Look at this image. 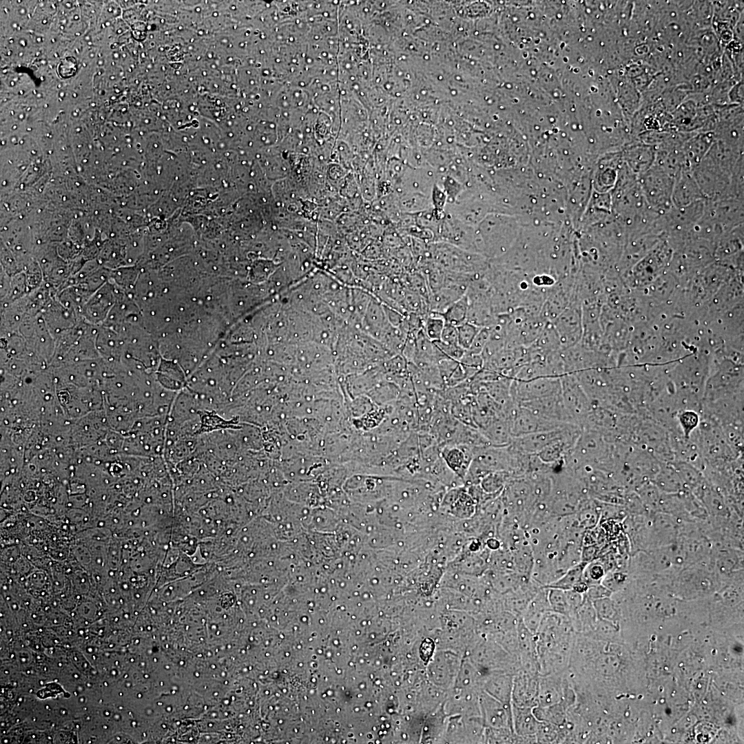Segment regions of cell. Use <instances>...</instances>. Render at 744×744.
Returning a JSON list of instances; mask_svg holds the SVG:
<instances>
[{
    "mask_svg": "<svg viewBox=\"0 0 744 744\" xmlns=\"http://www.w3.org/2000/svg\"><path fill=\"white\" fill-rule=\"evenodd\" d=\"M575 634L568 617L549 612L535 633L538 658L553 665L568 661Z\"/></svg>",
    "mask_w": 744,
    "mask_h": 744,
    "instance_id": "obj_1",
    "label": "cell"
},
{
    "mask_svg": "<svg viewBox=\"0 0 744 744\" xmlns=\"http://www.w3.org/2000/svg\"><path fill=\"white\" fill-rule=\"evenodd\" d=\"M639 183L648 205L655 213L663 216L673 207V177L652 166L639 176Z\"/></svg>",
    "mask_w": 744,
    "mask_h": 744,
    "instance_id": "obj_2",
    "label": "cell"
},
{
    "mask_svg": "<svg viewBox=\"0 0 744 744\" xmlns=\"http://www.w3.org/2000/svg\"><path fill=\"white\" fill-rule=\"evenodd\" d=\"M561 397L572 424L580 428L593 408V404L572 373L561 376Z\"/></svg>",
    "mask_w": 744,
    "mask_h": 744,
    "instance_id": "obj_3",
    "label": "cell"
},
{
    "mask_svg": "<svg viewBox=\"0 0 744 744\" xmlns=\"http://www.w3.org/2000/svg\"><path fill=\"white\" fill-rule=\"evenodd\" d=\"M510 395L515 403L539 400L561 393V377L547 376L528 380L513 379Z\"/></svg>",
    "mask_w": 744,
    "mask_h": 744,
    "instance_id": "obj_4",
    "label": "cell"
},
{
    "mask_svg": "<svg viewBox=\"0 0 744 744\" xmlns=\"http://www.w3.org/2000/svg\"><path fill=\"white\" fill-rule=\"evenodd\" d=\"M581 302H571L552 323L559 338L561 351L580 342L582 336Z\"/></svg>",
    "mask_w": 744,
    "mask_h": 744,
    "instance_id": "obj_5",
    "label": "cell"
},
{
    "mask_svg": "<svg viewBox=\"0 0 744 744\" xmlns=\"http://www.w3.org/2000/svg\"><path fill=\"white\" fill-rule=\"evenodd\" d=\"M510 423L513 437L550 431L567 424L545 419L519 404L511 416Z\"/></svg>",
    "mask_w": 744,
    "mask_h": 744,
    "instance_id": "obj_6",
    "label": "cell"
},
{
    "mask_svg": "<svg viewBox=\"0 0 744 744\" xmlns=\"http://www.w3.org/2000/svg\"><path fill=\"white\" fill-rule=\"evenodd\" d=\"M649 517L654 549L677 541L683 521L661 512L649 513Z\"/></svg>",
    "mask_w": 744,
    "mask_h": 744,
    "instance_id": "obj_7",
    "label": "cell"
},
{
    "mask_svg": "<svg viewBox=\"0 0 744 744\" xmlns=\"http://www.w3.org/2000/svg\"><path fill=\"white\" fill-rule=\"evenodd\" d=\"M539 674L519 670L513 676L512 704L519 707H535L538 705Z\"/></svg>",
    "mask_w": 744,
    "mask_h": 744,
    "instance_id": "obj_8",
    "label": "cell"
},
{
    "mask_svg": "<svg viewBox=\"0 0 744 744\" xmlns=\"http://www.w3.org/2000/svg\"><path fill=\"white\" fill-rule=\"evenodd\" d=\"M569 683L568 669L557 673L539 674L537 706H548L561 701Z\"/></svg>",
    "mask_w": 744,
    "mask_h": 744,
    "instance_id": "obj_9",
    "label": "cell"
},
{
    "mask_svg": "<svg viewBox=\"0 0 744 744\" xmlns=\"http://www.w3.org/2000/svg\"><path fill=\"white\" fill-rule=\"evenodd\" d=\"M513 437L510 444L517 451L528 455H536L552 441L563 436L570 425Z\"/></svg>",
    "mask_w": 744,
    "mask_h": 744,
    "instance_id": "obj_10",
    "label": "cell"
},
{
    "mask_svg": "<svg viewBox=\"0 0 744 744\" xmlns=\"http://www.w3.org/2000/svg\"><path fill=\"white\" fill-rule=\"evenodd\" d=\"M474 448L458 444H446L439 446L440 456L447 466L463 482L474 457Z\"/></svg>",
    "mask_w": 744,
    "mask_h": 744,
    "instance_id": "obj_11",
    "label": "cell"
},
{
    "mask_svg": "<svg viewBox=\"0 0 744 744\" xmlns=\"http://www.w3.org/2000/svg\"><path fill=\"white\" fill-rule=\"evenodd\" d=\"M519 405L545 419L563 424H572L565 409L561 393L523 402Z\"/></svg>",
    "mask_w": 744,
    "mask_h": 744,
    "instance_id": "obj_12",
    "label": "cell"
},
{
    "mask_svg": "<svg viewBox=\"0 0 744 744\" xmlns=\"http://www.w3.org/2000/svg\"><path fill=\"white\" fill-rule=\"evenodd\" d=\"M440 506L452 515L468 518L476 513L477 504L464 485L446 491Z\"/></svg>",
    "mask_w": 744,
    "mask_h": 744,
    "instance_id": "obj_13",
    "label": "cell"
},
{
    "mask_svg": "<svg viewBox=\"0 0 744 744\" xmlns=\"http://www.w3.org/2000/svg\"><path fill=\"white\" fill-rule=\"evenodd\" d=\"M672 199L674 207L688 206L705 199L692 170L683 169L676 176Z\"/></svg>",
    "mask_w": 744,
    "mask_h": 744,
    "instance_id": "obj_14",
    "label": "cell"
},
{
    "mask_svg": "<svg viewBox=\"0 0 744 744\" xmlns=\"http://www.w3.org/2000/svg\"><path fill=\"white\" fill-rule=\"evenodd\" d=\"M113 299L112 286L104 285L85 302L83 311L85 318L93 323L104 320L113 304Z\"/></svg>",
    "mask_w": 744,
    "mask_h": 744,
    "instance_id": "obj_15",
    "label": "cell"
},
{
    "mask_svg": "<svg viewBox=\"0 0 744 744\" xmlns=\"http://www.w3.org/2000/svg\"><path fill=\"white\" fill-rule=\"evenodd\" d=\"M550 611L547 588L542 587L529 602L520 619L524 624L535 634L545 615Z\"/></svg>",
    "mask_w": 744,
    "mask_h": 744,
    "instance_id": "obj_16",
    "label": "cell"
},
{
    "mask_svg": "<svg viewBox=\"0 0 744 744\" xmlns=\"http://www.w3.org/2000/svg\"><path fill=\"white\" fill-rule=\"evenodd\" d=\"M469 284H451L431 293L428 300L429 311L442 314L453 303L466 294Z\"/></svg>",
    "mask_w": 744,
    "mask_h": 744,
    "instance_id": "obj_17",
    "label": "cell"
},
{
    "mask_svg": "<svg viewBox=\"0 0 744 744\" xmlns=\"http://www.w3.org/2000/svg\"><path fill=\"white\" fill-rule=\"evenodd\" d=\"M712 145V134H701L688 140L682 149L685 169L693 170L699 165Z\"/></svg>",
    "mask_w": 744,
    "mask_h": 744,
    "instance_id": "obj_18",
    "label": "cell"
},
{
    "mask_svg": "<svg viewBox=\"0 0 744 744\" xmlns=\"http://www.w3.org/2000/svg\"><path fill=\"white\" fill-rule=\"evenodd\" d=\"M479 431L493 446H507L511 443L513 438L510 420L504 412Z\"/></svg>",
    "mask_w": 744,
    "mask_h": 744,
    "instance_id": "obj_19",
    "label": "cell"
},
{
    "mask_svg": "<svg viewBox=\"0 0 744 744\" xmlns=\"http://www.w3.org/2000/svg\"><path fill=\"white\" fill-rule=\"evenodd\" d=\"M483 703L489 724L499 729L513 730L512 704H505L486 696L483 699Z\"/></svg>",
    "mask_w": 744,
    "mask_h": 744,
    "instance_id": "obj_20",
    "label": "cell"
},
{
    "mask_svg": "<svg viewBox=\"0 0 744 744\" xmlns=\"http://www.w3.org/2000/svg\"><path fill=\"white\" fill-rule=\"evenodd\" d=\"M655 154L652 147L636 144L628 151L627 166L639 177L652 167Z\"/></svg>",
    "mask_w": 744,
    "mask_h": 744,
    "instance_id": "obj_21",
    "label": "cell"
},
{
    "mask_svg": "<svg viewBox=\"0 0 744 744\" xmlns=\"http://www.w3.org/2000/svg\"><path fill=\"white\" fill-rule=\"evenodd\" d=\"M512 718L513 730L516 734L521 736H535L540 721L535 716L533 707L512 704Z\"/></svg>",
    "mask_w": 744,
    "mask_h": 744,
    "instance_id": "obj_22",
    "label": "cell"
},
{
    "mask_svg": "<svg viewBox=\"0 0 744 744\" xmlns=\"http://www.w3.org/2000/svg\"><path fill=\"white\" fill-rule=\"evenodd\" d=\"M572 707L564 701L548 706H536L533 713L539 721H545L561 726L566 721L568 712Z\"/></svg>",
    "mask_w": 744,
    "mask_h": 744,
    "instance_id": "obj_23",
    "label": "cell"
},
{
    "mask_svg": "<svg viewBox=\"0 0 744 744\" xmlns=\"http://www.w3.org/2000/svg\"><path fill=\"white\" fill-rule=\"evenodd\" d=\"M513 674L502 671L493 676L488 684V690L501 702L512 704Z\"/></svg>",
    "mask_w": 744,
    "mask_h": 744,
    "instance_id": "obj_24",
    "label": "cell"
},
{
    "mask_svg": "<svg viewBox=\"0 0 744 744\" xmlns=\"http://www.w3.org/2000/svg\"><path fill=\"white\" fill-rule=\"evenodd\" d=\"M512 476L506 471L492 472L484 476L479 482L482 490L493 498L502 494Z\"/></svg>",
    "mask_w": 744,
    "mask_h": 744,
    "instance_id": "obj_25",
    "label": "cell"
},
{
    "mask_svg": "<svg viewBox=\"0 0 744 744\" xmlns=\"http://www.w3.org/2000/svg\"><path fill=\"white\" fill-rule=\"evenodd\" d=\"M588 563L580 561L568 568L557 579L545 586L563 590H572L577 583L582 581L583 572Z\"/></svg>",
    "mask_w": 744,
    "mask_h": 744,
    "instance_id": "obj_26",
    "label": "cell"
},
{
    "mask_svg": "<svg viewBox=\"0 0 744 744\" xmlns=\"http://www.w3.org/2000/svg\"><path fill=\"white\" fill-rule=\"evenodd\" d=\"M468 302L466 295L453 303L442 315L445 323L458 327L466 322Z\"/></svg>",
    "mask_w": 744,
    "mask_h": 744,
    "instance_id": "obj_27",
    "label": "cell"
},
{
    "mask_svg": "<svg viewBox=\"0 0 744 744\" xmlns=\"http://www.w3.org/2000/svg\"><path fill=\"white\" fill-rule=\"evenodd\" d=\"M535 736L537 743H564L565 741V735L559 726L545 721H540Z\"/></svg>",
    "mask_w": 744,
    "mask_h": 744,
    "instance_id": "obj_28",
    "label": "cell"
},
{
    "mask_svg": "<svg viewBox=\"0 0 744 744\" xmlns=\"http://www.w3.org/2000/svg\"><path fill=\"white\" fill-rule=\"evenodd\" d=\"M444 325L445 321L441 313L429 311L424 316L423 331L425 335L433 342L440 340Z\"/></svg>",
    "mask_w": 744,
    "mask_h": 744,
    "instance_id": "obj_29",
    "label": "cell"
},
{
    "mask_svg": "<svg viewBox=\"0 0 744 744\" xmlns=\"http://www.w3.org/2000/svg\"><path fill=\"white\" fill-rule=\"evenodd\" d=\"M608 572L607 568L601 558H597L588 563L583 572V581L588 586L601 583V581Z\"/></svg>",
    "mask_w": 744,
    "mask_h": 744,
    "instance_id": "obj_30",
    "label": "cell"
},
{
    "mask_svg": "<svg viewBox=\"0 0 744 744\" xmlns=\"http://www.w3.org/2000/svg\"><path fill=\"white\" fill-rule=\"evenodd\" d=\"M546 588L551 611L568 617V605L565 590L555 588Z\"/></svg>",
    "mask_w": 744,
    "mask_h": 744,
    "instance_id": "obj_31",
    "label": "cell"
},
{
    "mask_svg": "<svg viewBox=\"0 0 744 744\" xmlns=\"http://www.w3.org/2000/svg\"><path fill=\"white\" fill-rule=\"evenodd\" d=\"M629 581L630 577L627 571L612 570L606 572L601 583L613 593L623 589Z\"/></svg>",
    "mask_w": 744,
    "mask_h": 744,
    "instance_id": "obj_32",
    "label": "cell"
},
{
    "mask_svg": "<svg viewBox=\"0 0 744 744\" xmlns=\"http://www.w3.org/2000/svg\"><path fill=\"white\" fill-rule=\"evenodd\" d=\"M609 597L599 599L592 601L597 617L607 621H614L618 615V610L614 601Z\"/></svg>",
    "mask_w": 744,
    "mask_h": 744,
    "instance_id": "obj_33",
    "label": "cell"
},
{
    "mask_svg": "<svg viewBox=\"0 0 744 744\" xmlns=\"http://www.w3.org/2000/svg\"><path fill=\"white\" fill-rule=\"evenodd\" d=\"M480 329L481 327L468 322H465L457 327V340L459 346L467 351Z\"/></svg>",
    "mask_w": 744,
    "mask_h": 744,
    "instance_id": "obj_34",
    "label": "cell"
},
{
    "mask_svg": "<svg viewBox=\"0 0 744 744\" xmlns=\"http://www.w3.org/2000/svg\"><path fill=\"white\" fill-rule=\"evenodd\" d=\"M657 484L658 488L668 493H676L681 490L683 488L681 479L671 472L663 473L658 475Z\"/></svg>",
    "mask_w": 744,
    "mask_h": 744,
    "instance_id": "obj_35",
    "label": "cell"
},
{
    "mask_svg": "<svg viewBox=\"0 0 744 744\" xmlns=\"http://www.w3.org/2000/svg\"><path fill=\"white\" fill-rule=\"evenodd\" d=\"M488 337L489 327L481 328L466 351L473 354L481 355L488 342Z\"/></svg>",
    "mask_w": 744,
    "mask_h": 744,
    "instance_id": "obj_36",
    "label": "cell"
},
{
    "mask_svg": "<svg viewBox=\"0 0 744 744\" xmlns=\"http://www.w3.org/2000/svg\"><path fill=\"white\" fill-rule=\"evenodd\" d=\"M612 595V592L602 583L588 586V590L584 593L585 597L592 602L599 599L609 597Z\"/></svg>",
    "mask_w": 744,
    "mask_h": 744,
    "instance_id": "obj_37",
    "label": "cell"
},
{
    "mask_svg": "<svg viewBox=\"0 0 744 744\" xmlns=\"http://www.w3.org/2000/svg\"><path fill=\"white\" fill-rule=\"evenodd\" d=\"M440 341L446 344H458L457 327L445 323Z\"/></svg>",
    "mask_w": 744,
    "mask_h": 744,
    "instance_id": "obj_38",
    "label": "cell"
},
{
    "mask_svg": "<svg viewBox=\"0 0 744 744\" xmlns=\"http://www.w3.org/2000/svg\"><path fill=\"white\" fill-rule=\"evenodd\" d=\"M599 548L596 544L582 546L581 552V561L589 563L599 557Z\"/></svg>",
    "mask_w": 744,
    "mask_h": 744,
    "instance_id": "obj_39",
    "label": "cell"
},
{
    "mask_svg": "<svg viewBox=\"0 0 744 744\" xmlns=\"http://www.w3.org/2000/svg\"><path fill=\"white\" fill-rule=\"evenodd\" d=\"M433 189V200L435 206H443L445 202L446 196L444 193L441 192L440 189L437 185H435Z\"/></svg>",
    "mask_w": 744,
    "mask_h": 744,
    "instance_id": "obj_40",
    "label": "cell"
}]
</instances>
